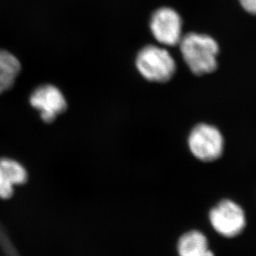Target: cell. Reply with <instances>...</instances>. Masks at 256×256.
Here are the masks:
<instances>
[{
  "mask_svg": "<svg viewBox=\"0 0 256 256\" xmlns=\"http://www.w3.org/2000/svg\"><path fill=\"white\" fill-rule=\"evenodd\" d=\"M179 45L183 60L193 74L204 75L217 68L219 45L213 38L190 32L182 36Z\"/></svg>",
  "mask_w": 256,
  "mask_h": 256,
  "instance_id": "1",
  "label": "cell"
},
{
  "mask_svg": "<svg viewBox=\"0 0 256 256\" xmlns=\"http://www.w3.org/2000/svg\"><path fill=\"white\" fill-rule=\"evenodd\" d=\"M136 68L143 78L152 82H166L176 70V61L164 48L146 45L138 52Z\"/></svg>",
  "mask_w": 256,
  "mask_h": 256,
  "instance_id": "2",
  "label": "cell"
},
{
  "mask_svg": "<svg viewBox=\"0 0 256 256\" xmlns=\"http://www.w3.org/2000/svg\"><path fill=\"white\" fill-rule=\"evenodd\" d=\"M188 146L194 158L209 162L219 159L224 150V138L216 126L200 124L194 126L188 138Z\"/></svg>",
  "mask_w": 256,
  "mask_h": 256,
  "instance_id": "3",
  "label": "cell"
},
{
  "mask_svg": "<svg viewBox=\"0 0 256 256\" xmlns=\"http://www.w3.org/2000/svg\"><path fill=\"white\" fill-rule=\"evenodd\" d=\"M210 222L220 234L224 237L236 236L244 229L246 220L239 204L230 200H223L210 210Z\"/></svg>",
  "mask_w": 256,
  "mask_h": 256,
  "instance_id": "4",
  "label": "cell"
},
{
  "mask_svg": "<svg viewBox=\"0 0 256 256\" xmlns=\"http://www.w3.org/2000/svg\"><path fill=\"white\" fill-rule=\"evenodd\" d=\"M150 30L160 44L172 47L179 44L182 38V20L172 8H160L152 15Z\"/></svg>",
  "mask_w": 256,
  "mask_h": 256,
  "instance_id": "5",
  "label": "cell"
},
{
  "mask_svg": "<svg viewBox=\"0 0 256 256\" xmlns=\"http://www.w3.org/2000/svg\"><path fill=\"white\" fill-rule=\"evenodd\" d=\"M30 105L38 111L46 124L55 121L68 108L62 91L52 84H42L34 90L30 98Z\"/></svg>",
  "mask_w": 256,
  "mask_h": 256,
  "instance_id": "6",
  "label": "cell"
},
{
  "mask_svg": "<svg viewBox=\"0 0 256 256\" xmlns=\"http://www.w3.org/2000/svg\"><path fill=\"white\" fill-rule=\"evenodd\" d=\"M28 180L24 166L10 158H0V198L8 199L14 192V186Z\"/></svg>",
  "mask_w": 256,
  "mask_h": 256,
  "instance_id": "7",
  "label": "cell"
},
{
  "mask_svg": "<svg viewBox=\"0 0 256 256\" xmlns=\"http://www.w3.org/2000/svg\"><path fill=\"white\" fill-rule=\"evenodd\" d=\"M178 250L180 256H214L209 249L206 237L197 230L183 234L178 242Z\"/></svg>",
  "mask_w": 256,
  "mask_h": 256,
  "instance_id": "8",
  "label": "cell"
},
{
  "mask_svg": "<svg viewBox=\"0 0 256 256\" xmlns=\"http://www.w3.org/2000/svg\"><path fill=\"white\" fill-rule=\"evenodd\" d=\"M20 70V60L11 52L0 50V94L12 88Z\"/></svg>",
  "mask_w": 256,
  "mask_h": 256,
  "instance_id": "9",
  "label": "cell"
},
{
  "mask_svg": "<svg viewBox=\"0 0 256 256\" xmlns=\"http://www.w3.org/2000/svg\"><path fill=\"white\" fill-rule=\"evenodd\" d=\"M240 2L246 11L256 15V0H240Z\"/></svg>",
  "mask_w": 256,
  "mask_h": 256,
  "instance_id": "10",
  "label": "cell"
}]
</instances>
